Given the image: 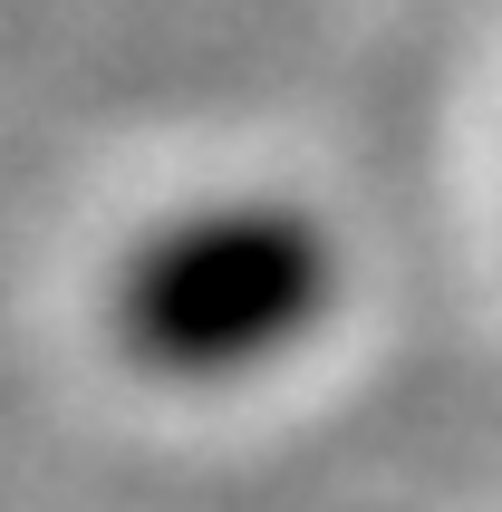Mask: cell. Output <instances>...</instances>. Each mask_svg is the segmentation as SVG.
I'll use <instances>...</instances> for the list:
<instances>
[{"label":"cell","mask_w":502,"mask_h":512,"mask_svg":"<svg viewBox=\"0 0 502 512\" xmlns=\"http://www.w3.org/2000/svg\"><path fill=\"white\" fill-rule=\"evenodd\" d=\"M338 300V252L300 203H194L116 261V348L145 377L223 387L300 348Z\"/></svg>","instance_id":"6da1fadb"}]
</instances>
